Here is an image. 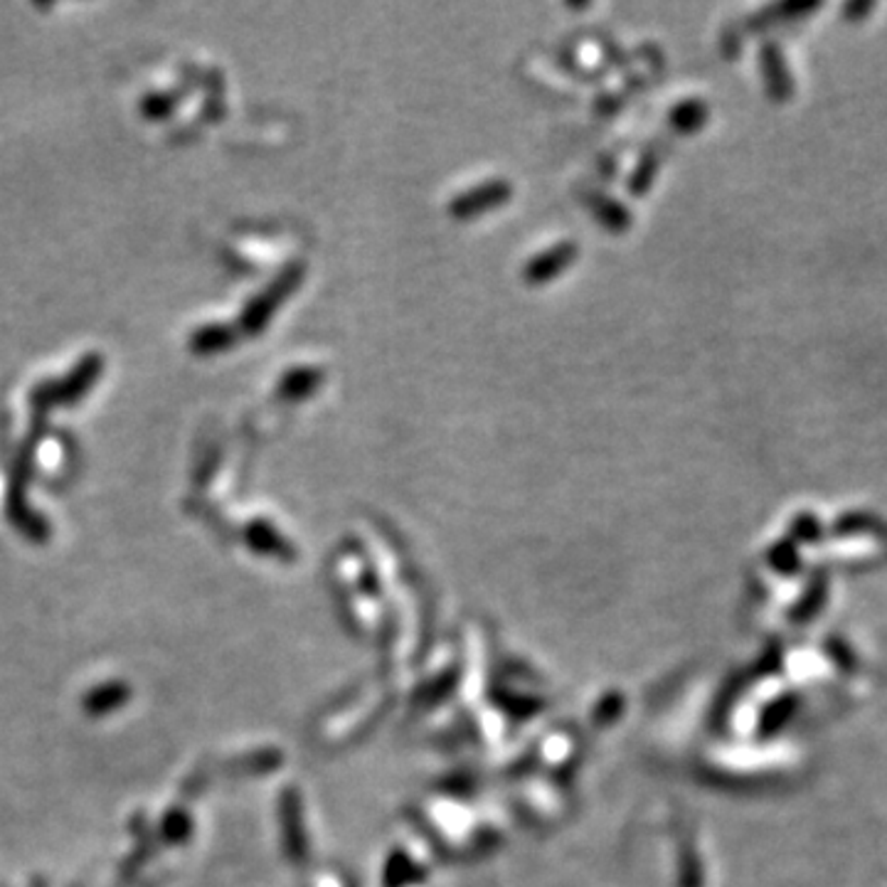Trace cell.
Masks as SVG:
<instances>
[{
    "instance_id": "7a4b0ae2",
    "label": "cell",
    "mask_w": 887,
    "mask_h": 887,
    "mask_svg": "<svg viewBox=\"0 0 887 887\" xmlns=\"http://www.w3.org/2000/svg\"><path fill=\"white\" fill-rule=\"evenodd\" d=\"M574 259H578V244H572V242L555 244V247L540 252L537 257H533L525 264V269H523L525 284H533V287L547 284V281H552L555 277H560L564 269L572 267Z\"/></svg>"
},
{
    "instance_id": "52a82bcc",
    "label": "cell",
    "mask_w": 887,
    "mask_h": 887,
    "mask_svg": "<svg viewBox=\"0 0 887 887\" xmlns=\"http://www.w3.org/2000/svg\"><path fill=\"white\" fill-rule=\"evenodd\" d=\"M871 11H873L871 3H853V5H846L843 13L848 15V21H858V15H865Z\"/></svg>"
},
{
    "instance_id": "3957f363",
    "label": "cell",
    "mask_w": 887,
    "mask_h": 887,
    "mask_svg": "<svg viewBox=\"0 0 887 887\" xmlns=\"http://www.w3.org/2000/svg\"><path fill=\"white\" fill-rule=\"evenodd\" d=\"M760 68H762L764 84H767V92L771 94V99L774 101L791 99V94H794V80H791L785 54H781V50L774 42L762 45Z\"/></svg>"
},
{
    "instance_id": "5b68a950",
    "label": "cell",
    "mask_w": 887,
    "mask_h": 887,
    "mask_svg": "<svg viewBox=\"0 0 887 887\" xmlns=\"http://www.w3.org/2000/svg\"><path fill=\"white\" fill-rule=\"evenodd\" d=\"M592 205L604 228L619 232V230H627L631 224V215L627 212V207L617 201H611V197L597 195V201H594Z\"/></svg>"
},
{
    "instance_id": "6da1fadb",
    "label": "cell",
    "mask_w": 887,
    "mask_h": 887,
    "mask_svg": "<svg viewBox=\"0 0 887 887\" xmlns=\"http://www.w3.org/2000/svg\"><path fill=\"white\" fill-rule=\"evenodd\" d=\"M511 195L513 185L508 181H501V178H496V181H486L476 187H469L466 193L457 195L454 201L449 203V215L457 217V220H471V217H476L481 212L496 210V207L506 205L511 201Z\"/></svg>"
},
{
    "instance_id": "277c9868",
    "label": "cell",
    "mask_w": 887,
    "mask_h": 887,
    "mask_svg": "<svg viewBox=\"0 0 887 887\" xmlns=\"http://www.w3.org/2000/svg\"><path fill=\"white\" fill-rule=\"evenodd\" d=\"M707 121V104L701 99H688L681 101L671 111V126L678 134H695L697 129H703Z\"/></svg>"
},
{
    "instance_id": "8992f818",
    "label": "cell",
    "mask_w": 887,
    "mask_h": 887,
    "mask_svg": "<svg viewBox=\"0 0 887 887\" xmlns=\"http://www.w3.org/2000/svg\"><path fill=\"white\" fill-rule=\"evenodd\" d=\"M656 171H658V158H656L654 154L644 156V160H641V163L636 166L634 175H631L629 191L636 193V195H644V193L648 191V187H651V183H654Z\"/></svg>"
}]
</instances>
